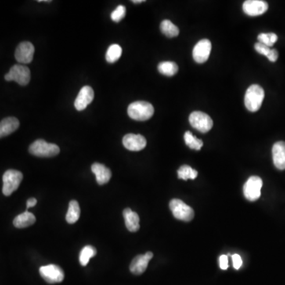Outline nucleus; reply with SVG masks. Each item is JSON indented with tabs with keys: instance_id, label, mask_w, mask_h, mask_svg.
I'll return each instance as SVG.
<instances>
[{
	"instance_id": "obj_1",
	"label": "nucleus",
	"mask_w": 285,
	"mask_h": 285,
	"mask_svg": "<svg viewBox=\"0 0 285 285\" xmlns=\"http://www.w3.org/2000/svg\"><path fill=\"white\" fill-rule=\"evenodd\" d=\"M155 109L152 104L144 101L130 104L128 108V114L131 119L138 121L149 120L154 114Z\"/></svg>"
},
{
	"instance_id": "obj_2",
	"label": "nucleus",
	"mask_w": 285,
	"mask_h": 285,
	"mask_svg": "<svg viewBox=\"0 0 285 285\" xmlns=\"http://www.w3.org/2000/svg\"><path fill=\"white\" fill-rule=\"evenodd\" d=\"M265 98V91L259 85H251L245 95V106L250 112H257Z\"/></svg>"
},
{
	"instance_id": "obj_3",
	"label": "nucleus",
	"mask_w": 285,
	"mask_h": 285,
	"mask_svg": "<svg viewBox=\"0 0 285 285\" xmlns=\"http://www.w3.org/2000/svg\"><path fill=\"white\" fill-rule=\"evenodd\" d=\"M29 152L37 157L50 158L59 154V148L57 145L47 142L44 139H37L30 145Z\"/></svg>"
},
{
	"instance_id": "obj_4",
	"label": "nucleus",
	"mask_w": 285,
	"mask_h": 285,
	"mask_svg": "<svg viewBox=\"0 0 285 285\" xmlns=\"http://www.w3.org/2000/svg\"><path fill=\"white\" fill-rule=\"evenodd\" d=\"M23 179V173L15 170H8L3 176V193L5 196H11L17 190Z\"/></svg>"
},
{
	"instance_id": "obj_5",
	"label": "nucleus",
	"mask_w": 285,
	"mask_h": 285,
	"mask_svg": "<svg viewBox=\"0 0 285 285\" xmlns=\"http://www.w3.org/2000/svg\"><path fill=\"white\" fill-rule=\"evenodd\" d=\"M170 208L177 220L189 222L194 217V211L190 206L179 199H173L170 202Z\"/></svg>"
},
{
	"instance_id": "obj_6",
	"label": "nucleus",
	"mask_w": 285,
	"mask_h": 285,
	"mask_svg": "<svg viewBox=\"0 0 285 285\" xmlns=\"http://www.w3.org/2000/svg\"><path fill=\"white\" fill-rule=\"evenodd\" d=\"M7 81H15L21 86H26L30 81V70L24 65L15 64L5 76Z\"/></svg>"
},
{
	"instance_id": "obj_7",
	"label": "nucleus",
	"mask_w": 285,
	"mask_h": 285,
	"mask_svg": "<svg viewBox=\"0 0 285 285\" xmlns=\"http://www.w3.org/2000/svg\"><path fill=\"white\" fill-rule=\"evenodd\" d=\"M189 120L193 128H196L203 133L209 131L212 128V120L208 115L203 112H193L189 116Z\"/></svg>"
},
{
	"instance_id": "obj_8",
	"label": "nucleus",
	"mask_w": 285,
	"mask_h": 285,
	"mask_svg": "<svg viewBox=\"0 0 285 285\" xmlns=\"http://www.w3.org/2000/svg\"><path fill=\"white\" fill-rule=\"evenodd\" d=\"M262 185V179L260 177H250L243 186L245 197L250 201H255L257 199H259Z\"/></svg>"
},
{
	"instance_id": "obj_9",
	"label": "nucleus",
	"mask_w": 285,
	"mask_h": 285,
	"mask_svg": "<svg viewBox=\"0 0 285 285\" xmlns=\"http://www.w3.org/2000/svg\"><path fill=\"white\" fill-rule=\"evenodd\" d=\"M41 277L48 283H60L64 279V272L56 265H45L40 268Z\"/></svg>"
},
{
	"instance_id": "obj_10",
	"label": "nucleus",
	"mask_w": 285,
	"mask_h": 285,
	"mask_svg": "<svg viewBox=\"0 0 285 285\" xmlns=\"http://www.w3.org/2000/svg\"><path fill=\"white\" fill-rule=\"evenodd\" d=\"M34 45L29 41H23L18 45L15 50V59L19 63H30L34 59Z\"/></svg>"
},
{
	"instance_id": "obj_11",
	"label": "nucleus",
	"mask_w": 285,
	"mask_h": 285,
	"mask_svg": "<svg viewBox=\"0 0 285 285\" xmlns=\"http://www.w3.org/2000/svg\"><path fill=\"white\" fill-rule=\"evenodd\" d=\"M211 50V41L207 39L201 40L195 45L194 48H193V59L196 63H204L209 58Z\"/></svg>"
},
{
	"instance_id": "obj_12",
	"label": "nucleus",
	"mask_w": 285,
	"mask_h": 285,
	"mask_svg": "<svg viewBox=\"0 0 285 285\" xmlns=\"http://www.w3.org/2000/svg\"><path fill=\"white\" fill-rule=\"evenodd\" d=\"M268 5L262 0H247L243 4V9L249 16H259L268 11Z\"/></svg>"
},
{
	"instance_id": "obj_13",
	"label": "nucleus",
	"mask_w": 285,
	"mask_h": 285,
	"mask_svg": "<svg viewBox=\"0 0 285 285\" xmlns=\"http://www.w3.org/2000/svg\"><path fill=\"white\" fill-rule=\"evenodd\" d=\"M95 98V93L89 86H85L80 90L78 96L75 101V107L78 111H83Z\"/></svg>"
},
{
	"instance_id": "obj_14",
	"label": "nucleus",
	"mask_w": 285,
	"mask_h": 285,
	"mask_svg": "<svg viewBox=\"0 0 285 285\" xmlns=\"http://www.w3.org/2000/svg\"><path fill=\"white\" fill-rule=\"evenodd\" d=\"M153 254L152 252H147L145 254L136 256L131 261L130 265V271L135 275H141L148 268L149 261L152 259Z\"/></svg>"
},
{
	"instance_id": "obj_15",
	"label": "nucleus",
	"mask_w": 285,
	"mask_h": 285,
	"mask_svg": "<svg viewBox=\"0 0 285 285\" xmlns=\"http://www.w3.org/2000/svg\"><path fill=\"white\" fill-rule=\"evenodd\" d=\"M123 145L131 152H139L147 146V140L142 135L127 134L123 138Z\"/></svg>"
},
{
	"instance_id": "obj_16",
	"label": "nucleus",
	"mask_w": 285,
	"mask_h": 285,
	"mask_svg": "<svg viewBox=\"0 0 285 285\" xmlns=\"http://www.w3.org/2000/svg\"><path fill=\"white\" fill-rule=\"evenodd\" d=\"M272 160L278 170H285V142L279 141L274 144L272 149Z\"/></svg>"
},
{
	"instance_id": "obj_17",
	"label": "nucleus",
	"mask_w": 285,
	"mask_h": 285,
	"mask_svg": "<svg viewBox=\"0 0 285 285\" xmlns=\"http://www.w3.org/2000/svg\"><path fill=\"white\" fill-rule=\"evenodd\" d=\"M91 171L95 174L98 185H105V184L108 183L111 178V171L106 166L101 164V163H94L91 167Z\"/></svg>"
},
{
	"instance_id": "obj_18",
	"label": "nucleus",
	"mask_w": 285,
	"mask_h": 285,
	"mask_svg": "<svg viewBox=\"0 0 285 285\" xmlns=\"http://www.w3.org/2000/svg\"><path fill=\"white\" fill-rule=\"evenodd\" d=\"M19 120L16 117H9L4 118L0 122V138L8 136L19 128Z\"/></svg>"
},
{
	"instance_id": "obj_19",
	"label": "nucleus",
	"mask_w": 285,
	"mask_h": 285,
	"mask_svg": "<svg viewBox=\"0 0 285 285\" xmlns=\"http://www.w3.org/2000/svg\"><path fill=\"white\" fill-rule=\"evenodd\" d=\"M126 228L131 232H136L139 229V217L135 211L125 208L123 211Z\"/></svg>"
},
{
	"instance_id": "obj_20",
	"label": "nucleus",
	"mask_w": 285,
	"mask_h": 285,
	"mask_svg": "<svg viewBox=\"0 0 285 285\" xmlns=\"http://www.w3.org/2000/svg\"><path fill=\"white\" fill-rule=\"evenodd\" d=\"M36 222L35 216L33 213L26 211L15 217L14 220V226L17 228H28Z\"/></svg>"
},
{
	"instance_id": "obj_21",
	"label": "nucleus",
	"mask_w": 285,
	"mask_h": 285,
	"mask_svg": "<svg viewBox=\"0 0 285 285\" xmlns=\"http://www.w3.org/2000/svg\"><path fill=\"white\" fill-rule=\"evenodd\" d=\"M80 217V204L76 200H72L69 203L68 211L66 215V221L68 224H73L79 221Z\"/></svg>"
},
{
	"instance_id": "obj_22",
	"label": "nucleus",
	"mask_w": 285,
	"mask_h": 285,
	"mask_svg": "<svg viewBox=\"0 0 285 285\" xmlns=\"http://www.w3.org/2000/svg\"><path fill=\"white\" fill-rule=\"evenodd\" d=\"M158 70L162 75L167 76H173L178 73V67L176 63L171 61H164L158 66Z\"/></svg>"
},
{
	"instance_id": "obj_23",
	"label": "nucleus",
	"mask_w": 285,
	"mask_h": 285,
	"mask_svg": "<svg viewBox=\"0 0 285 285\" xmlns=\"http://www.w3.org/2000/svg\"><path fill=\"white\" fill-rule=\"evenodd\" d=\"M160 30L164 35L168 37H175L179 34V29L171 21L164 20L160 25Z\"/></svg>"
},
{
	"instance_id": "obj_24",
	"label": "nucleus",
	"mask_w": 285,
	"mask_h": 285,
	"mask_svg": "<svg viewBox=\"0 0 285 285\" xmlns=\"http://www.w3.org/2000/svg\"><path fill=\"white\" fill-rule=\"evenodd\" d=\"M122 54V48L120 45L114 44L110 45L108 48L106 54V61L109 63H113L117 62Z\"/></svg>"
},
{
	"instance_id": "obj_25",
	"label": "nucleus",
	"mask_w": 285,
	"mask_h": 285,
	"mask_svg": "<svg viewBox=\"0 0 285 285\" xmlns=\"http://www.w3.org/2000/svg\"><path fill=\"white\" fill-rule=\"evenodd\" d=\"M97 254V250L94 246H84L83 250L80 252V261L83 266L86 265L89 263L90 259L91 257H95Z\"/></svg>"
},
{
	"instance_id": "obj_26",
	"label": "nucleus",
	"mask_w": 285,
	"mask_h": 285,
	"mask_svg": "<svg viewBox=\"0 0 285 285\" xmlns=\"http://www.w3.org/2000/svg\"><path fill=\"white\" fill-rule=\"evenodd\" d=\"M184 139H185V145H187L189 149H193V150L200 151L204 145L201 139H197L189 131L185 132L184 135Z\"/></svg>"
},
{
	"instance_id": "obj_27",
	"label": "nucleus",
	"mask_w": 285,
	"mask_h": 285,
	"mask_svg": "<svg viewBox=\"0 0 285 285\" xmlns=\"http://www.w3.org/2000/svg\"><path fill=\"white\" fill-rule=\"evenodd\" d=\"M197 174L198 172L196 170L187 165L182 166L178 171V178L185 181L188 179H195L197 177Z\"/></svg>"
},
{
	"instance_id": "obj_28",
	"label": "nucleus",
	"mask_w": 285,
	"mask_h": 285,
	"mask_svg": "<svg viewBox=\"0 0 285 285\" xmlns=\"http://www.w3.org/2000/svg\"><path fill=\"white\" fill-rule=\"evenodd\" d=\"M278 37L276 34L269 33V34H261L257 37L258 42L264 44L266 46L271 47L273 46L274 44L277 41Z\"/></svg>"
},
{
	"instance_id": "obj_29",
	"label": "nucleus",
	"mask_w": 285,
	"mask_h": 285,
	"mask_svg": "<svg viewBox=\"0 0 285 285\" xmlns=\"http://www.w3.org/2000/svg\"><path fill=\"white\" fill-rule=\"evenodd\" d=\"M126 15V8L123 5H119L116 9L112 12L111 19L115 23H119L124 19Z\"/></svg>"
},
{
	"instance_id": "obj_30",
	"label": "nucleus",
	"mask_w": 285,
	"mask_h": 285,
	"mask_svg": "<svg viewBox=\"0 0 285 285\" xmlns=\"http://www.w3.org/2000/svg\"><path fill=\"white\" fill-rule=\"evenodd\" d=\"M254 48H255V50L258 53L264 55L266 57H268V55L270 53L271 49H272L269 47L266 46V45L260 42L256 43L255 45H254Z\"/></svg>"
},
{
	"instance_id": "obj_31",
	"label": "nucleus",
	"mask_w": 285,
	"mask_h": 285,
	"mask_svg": "<svg viewBox=\"0 0 285 285\" xmlns=\"http://www.w3.org/2000/svg\"><path fill=\"white\" fill-rule=\"evenodd\" d=\"M232 261H233V266L235 269H239L240 267L243 265V260L239 254L232 255Z\"/></svg>"
},
{
	"instance_id": "obj_32",
	"label": "nucleus",
	"mask_w": 285,
	"mask_h": 285,
	"mask_svg": "<svg viewBox=\"0 0 285 285\" xmlns=\"http://www.w3.org/2000/svg\"><path fill=\"white\" fill-rule=\"evenodd\" d=\"M220 266L223 270H226L228 268V258L227 255H222L220 257Z\"/></svg>"
},
{
	"instance_id": "obj_33",
	"label": "nucleus",
	"mask_w": 285,
	"mask_h": 285,
	"mask_svg": "<svg viewBox=\"0 0 285 285\" xmlns=\"http://www.w3.org/2000/svg\"><path fill=\"white\" fill-rule=\"evenodd\" d=\"M278 56H279V54H278L277 51L272 48V49H271L270 53H269L267 58L269 59V61L276 62V59H278Z\"/></svg>"
},
{
	"instance_id": "obj_34",
	"label": "nucleus",
	"mask_w": 285,
	"mask_h": 285,
	"mask_svg": "<svg viewBox=\"0 0 285 285\" xmlns=\"http://www.w3.org/2000/svg\"><path fill=\"white\" fill-rule=\"evenodd\" d=\"M37 200H36L35 198L29 199V200H27V202H26V208L28 210L29 208H30V207L35 206L36 204H37Z\"/></svg>"
},
{
	"instance_id": "obj_35",
	"label": "nucleus",
	"mask_w": 285,
	"mask_h": 285,
	"mask_svg": "<svg viewBox=\"0 0 285 285\" xmlns=\"http://www.w3.org/2000/svg\"><path fill=\"white\" fill-rule=\"evenodd\" d=\"M142 2H145V1H144V0H133V1H132L133 4H140V3Z\"/></svg>"
}]
</instances>
